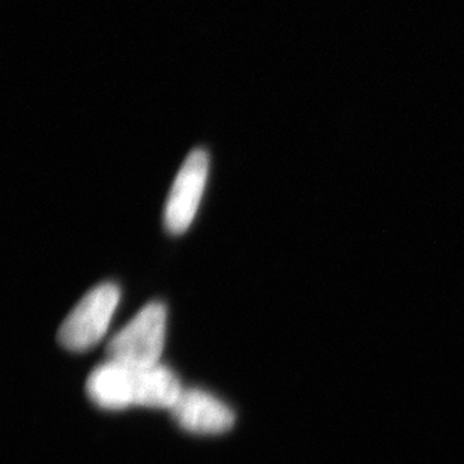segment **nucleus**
I'll return each instance as SVG.
<instances>
[{"label": "nucleus", "mask_w": 464, "mask_h": 464, "mask_svg": "<svg viewBox=\"0 0 464 464\" xmlns=\"http://www.w3.org/2000/svg\"><path fill=\"white\" fill-rule=\"evenodd\" d=\"M182 391L179 377L161 363L132 367L107 360L93 368L86 382L89 399L105 411H122L131 406L170 411Z\"/></svg>", "instance_id": "nucleus-1"}, {"label": "nucleus", "mask_w": 464, "mask_h": 464, "mask_svg": "<svg viewBox=\"0 0 464 464\" xmlns=\"http://www.w3.org/2000/svg\"><path fill=\"white\" fill-rule=\"evenodd\" d=\"M209 173V154L202 148L191 150L171 185L164 209V227L170 235L188 230L202 202Z\"/></svg>", "instance_id": "nucleus-4"}, {"label": "nucleus", "mask_w": 464, "mask_h": 464, "mask_svg": "<svg viewBox=\"0 0 464 464\" xmlns=\"http://www.w3.org/2000/svg\"><path fill=\"white\" fill-rule=\"evenodd\" d=\"M166 331L164 304L150 303L110 340L107 358L132 367L157 365L166 346Z\"/></svg>", "instance_id": "nucleus-2"}, {"label": "nucleus", "mask_w": 464, "mask_h": 464, "mask_svg": "<svg viewBox=\"0 0 464 464\" xmlns=\"http://www.w3.org/2000/svg\"><path fill=\"white\" fill-rule=\"evenodd\" d=\"M170 413L180 429L194 434L226 433L237 420L227 404L196 388L182 391Z\"/></svg>", "instance_id": "nucleus-5"}, {"label": "nucleus", "mask_w": 464, "mask_h": 464, "mask_svg": "<svg viewBox=\"0 0 464 464\" xmlns=\"http://www.w3.org/2000/svg\"><path fill=\"white\" fill-rule=\"evenodd\" d=\"M121 290L114 283H102L84 295L63 320L57 340L71 352H86L97 346L109 331Z\"/></svg>", "instance_id": "nucleus-3"}]
</instances>
